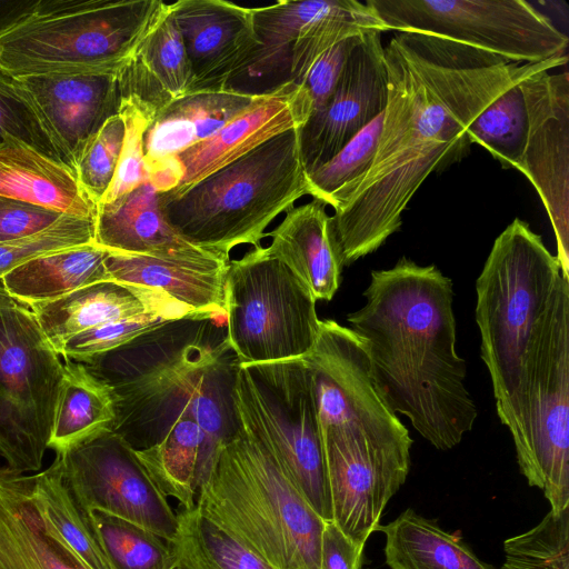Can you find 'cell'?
<instances>
[{
	"instance_id": "cell-25",
	"label": "cell",
	"mask_w": 569,
	"mask_h": 569,
	"mask_svg": "<svg viewBox=\"0 0 569 569\" xmlns=\"http://www.w3.org/2000/svg\"><path fill=\"white\" fill-rule=\"evenodd\" d=\"M327 204L312 199L286 211L266 237V251L282 261L309 289L315 300L330 301L341 283L345 267Z\"/></svg>"
},
{
	"instance_id": "cell-21",
	"label": "cell",
	"mask_w": 569,
	"mask_h": 569,
	"mask_svg": "<svg viewBox=\"0 0 569 569\" xmlns=\"http://www.w3.org/2000/svg\"><path fill=\"white\" fill-rule=\"evenodd\" d=\"M29 307L58 355L73 336L119 319L146 313H164L178 320L214 318L197 315L159 291L111 280Z\"/></svg>"
},
{
	"instance_id": "cell-18",
	"label": "cell",
	"mask_w": 569,
	"mask_h": 569,
	"mask_svg": "<svg viewBox=\"0 0 569 569\" xmlns=\"http://www.w3.org/2000/svg\"><path fill=\"white\" fill-rule=\"evenodd\" d=\"M118 73H48L14 78L62 162L74 172L88 142L109 118L119 113Z\"/></svg>"
},
{
	"instance_id": "cell-4",
	"label": "cell",
	"mask_w": 569,
	"mask_h": 569,
	"mask_svg": "<svg viewBox=\"0 0 569 569\" xmlns=\"http://www.w3.org/2000/svg\"><path fill=\"white\" fill-rule=\"evenodd\" d=\"M196 508L276 569H319L326 521L241 425L218 449Z\"/></svg>"
},
{
	"instance_id": "cell-7",
	"label": "cell",
	"mask_w": 569,
	"mask_h": 569,
	"mask_svg": "<svg viewBox=\"0 0 569 569\" xmlns=\"http://www.w3.org/2000/svg\"><path fill=\"white\" fill-rule=\"evenodd\" d=\"M160 0H39L0 34V69L10 77L118 73L167 9Z\"/></svg>"
},
{
	"instance_id": "cell-13",
	"label": "cell",
	"mask_w": 569,
	"mask_h": 569,
	"mask_svg": "<svg viewBox=\"0 0 569 569\" xmlns=\"http://www.w3.org/2000/svg\"><path fill=\"white\" fill-rule=\"evenodd\" d=\"M62 479L89 511L100 510L137 523L171 543L178 516L119 433L107 431L56 453Z\"/></svg>"
},
{
	"instance_id": "cell-30",
	"label": "cell",
	"mask_w": 569,
	"mask_h": 569,
	"mask_svg": "<svg viewBox=\"0 0 569 569\" xmlns=\"http://www.w3.org/2000/svg\"><path fill=\"white\" fill-rule=\"evenodd\" d=\"M64 360L49 440L56 453L111 431L117 418L112 388L84 363Z\"/></svg>"
},
{
	"instance_id": "cell-37",
	"label": "cell",
	"mask_w": 569,
	"mask_h": 569,
	"mask_svg": "<svg viewBox=\"0 0 569 569\" xmlns=\"http://www.w3.org/2000/svg\"><path fill=\"white\" fill-rule=\"evenodd\" d=\"M521 81L490 102L468 126L469 141L485 147L503 168H517L527 134Z\"/></svg>"
},
{
	"instance_id": "cell-14",
	"label": "cell",
	"mask_w": 569,
	"mask_h": 569,
	"mask_svg": "<svg viewBox=\"0 0 569 569\" xmlns=\"http://www.w3.org/2000/svg\"><path fill=\"white\" fill-rule=\"evenodd\" d=\"M306 360L320 429L362 430L381 440L412 446L406 426L379 395L365 341L335 320H320Z\"/></svg>"
},
{
	"instance_id": "cell-20",
	"label": "cell",
	"mask_w": 569,
	"mask_h": 569,
	"mask_svg": "<svg viewBox=\"0 0 569 569\" xmlns=\"http://www.w3.org/2000/svg\"><path fill=\"white\" fill-rule=\"evenodd\" d=\"M169 7L191 66V91L229 88L260 46L250 8L223 0H180Z\"/></svg>"
},
{
	"instance_id": "cell-36",
	"label": "cell",
	"mask_w": 569,
	"mask_h": 569,
	"mask_svg": "<svg viewBox=\"0 0 569 569\" xmlns=\"http://www.w3.org/2000/svg\"><path fill=\"white\" fill-rule=\"evenodd\" d=\"M383 113L359 131L328 162L307 173L308 194L339 209L369 171L375 159Z\"/></svg>"
},
{
	"instance_id": "cell-16",
	"label": "cell",
	"mask_w": 569,
	"mask_h": 569,
	"mask_svg": "<svg viewBox=\"0 0 569 569\" xmlns=\"http://www.w3.org/2000/svg\"><path fill=\"white\" fill-rule=\"evenodd\" d=\"M539 71L521 81L527 111L517 166L536 188L551 221L556 256L569 280V74Z\"/></svg>"
},
{
	"instance_id": "cell-46",
	"label": "cell",
	"mask_w": 569,
	"mask_h": 569,
	"mask_svg": "<svg viewBox=\"0 0 569 569\" xmlns=\"http://www.w3.org/2000/svg\"><path fill=\"white\" fill-rule=\"evenodd\" d=\"M365 32V31H363ZM362 33L343 39L322 53L307 72L301 86L311 103V113L321 110L331 98L346 61Z\"/></svg>"
},
{
	"instance_id": "cell-44",
	"label": "cell",
	"mask_w": 569,
	"mask_h": 569,
	"mask_svg": "<svg viewBox=\"0 0 569 569\" xmlns=\"http://www.w3.org/2000/svg\"><path fill=\"white\" fill-rule=\"evenodd\" d=\"M119 114L124 122L123 143L112 182L99 203H109L149 182L143 138L152 118L128 99H121Z\"/></svg>"
},
{
	"instance_id": "cell-47",
	"label": "cell",
	"mask_w": 569,
	"mask_h": 569,
	"mask_svg": "<svg viewBox=\"0 0 569 569\" xmlns=\"http://www.w3.org/2000/svg\"><path fill=\"white\" fill-rule=\"evenodd\" d=\"M61 216L52 210L0 196V242L40 232Z\"/></svg>"
},
{
	"instance_id": "cell-29",
	"label": "cell",
	"mask_w": 569,
	"mask_h": 569,
	"mask_svg": "<svg viewBox=\"0 0 569 569\" xmlns=\"http://www.w3.org/2000/svg\"><path fill=\"white\" fill-rule=\"evenodd\" d=\"M108 250L88 243L27 261L1 279L17 301L31 306L59 299L80 288L109 281L104 260Z\"/></svg>"
},
{
	"instance_id": "cell-40",
	"label": "cell",
	"mask_w": 569,
	"mask_h": 569,
	"mask_svg": "<svg viewBox=\"0 0 569 569\" xmlns=\"http://www.w3.org/2000/svg\"><path fill=\"white\" fill-rule=\"evenodd\" d=\"M501 569H569V507L503 542Z\"/></svg>"
},
{
	"instance_id": "cell-39",
	"label": "cell",
	"mask_w": 569,
	"mask_h": 569,
	"mask_svg": "<svg viewBox=\"0 0 569 569\" xmlns=\"http://www.w3.org/2000/svg\"><path fill=\"white\" fill-rule=\"evenodd\" d=\"M333 0L278 1L274 4L250 8L259 49L248 70L289 62L290 49L301 29L325 12ZM244 71V72H246Z\"/></svg>"
},
{
	"instance_id": "cell-42",
	"label": "cell",
	"mask_w": 569,
	"mask_h": 569,
	"mask_svg": "<svg viewBox=\"0 0 569 569\" xmlns=\"http://www.w3.org/2000/svg\"><path fill=\"white\" fill-rule=\"evenodd\" d=\"M177 320L164 313H146L103 323L70 338L61 348L59 356L68 360L88 363L99 356Z\"/></svg>"
},
{
	"instance_id": "cell-50",
	"label": "cell",
	"mask_w": 569,
	"mask_h": 569,
	"mask_svg": "<svg viewBox=\"0 0 569 569\" xmlns=\"http://www.w3.org/2000/svg\"><path fill=\"white\" fill-rule=\"evenodd\" d=\"M174 569H182V568L178 565V567H176Z\"/></svg>"
},
{
	"instance_id": "cell-24",
	"label": "cell",
	"mask_w": 569,
	"mask_h": 569,
	"mask_svg": "<svg viewBox=\"0 0 569 569\" xmlns=\"http://www.w3.org/2000/svg\"><path fill=\"white\" fill-rule=\"evenodd\" d=\"M33 475L0 469V569H89L43 520Z\"/></svg>"
},
{
	"instance_id": "cell-17",
	"label": "cell",
	"mask_w": 569,
	"mask_h": 569,
	"mask_svg": "<svg viewBox=\"0 0 569 569\" xmlns=\"http://www.w3.org/2000/svg\"><path fill=\"white\" fill-rule=\"evenodd\" d=\"M381 30L369 29L351 50L338 84L319 111L299 128L306 173L336 156L359 131L385 112L388 74Z\"/></svg>"
},
{
	"instance_id": "cell-41",
	"label": "cell",
	"mask_w": 569,
	"mask_h": 569,
	"mask_svg": "<svg viewBox=\"0 0 569 569\" xmlns=\"http://www.w3.org/2000/svg\"><path fill=\"white\" fill-rule=\"evenodd\" d=\"M94 221L96 219L63 214L40 232L0 242V281L4 274L31 259L93 243Z\"/></svg>"
},
{
	"instance_id": "cell-49",
	"label": "cell",
	"mask_w": 569,
	"mask_h": 569,
	"mask_svg": "<svg viewBox=\"0 0 569 569\" xmlns=\"http://www.w3.org/2000/svg\"><path fill=\"white\" fill-rule=\"evenodd\" d=\"M39 0H0V34L31 16Z\"/></svg>"
},
{
	"instance_id": "cell-9",
	"label": "cell",
	"mask_w": 569,
	"mask_h": 569,
	"mask_svg": "<svg viewBox=\"0 0 569 569\" xmlns=\"http://www.w3.org/2000/svg\"><path fill=\"white\" fill-rule=\"evenodd\" d=\"M233 403L238 423L267 447L317 515L332 521L321 429L306 360L240 366Z\"/></svg>"
},
{
	"instance_id": "cell-27",
	"label": "cell",
	"mask_w": 569,
	"mask_h": 569,
	"mask_svg": "<svg viewBox=\"0 0 569 569\" xmlns=\"http://www.w3.org/2000/svg\"><path fill=\"white\" fill-rule=\"evenodd\" d=\"M93 243L108 251L154 257L210 253L186 241L169 224L159 191L150 182L97 204Z\"/></svg>"
},
{
	"instance_id": "cell-26",
	"label": "cell",
	"mask_w": 569,
	"mask_h": 569,
	"mask_svg": "<svg viewBox=\"0 0 569 569\" xmlns=\"http://www.w3.org/2000/svg\"><path fill=\"white\" fill-rule=\"evenodd\" d=\"M118 74L121 99L134 102L152 120L191 91V66L169 4Z\"/></svg>"
},
{
	"instance_id": "cell-11",
	"label": "cell",
	"mask_w": 569,
	"mask_h": 569,
	"mask_svg": "<svg viewBox=\"0 0 569 569\" xmlns=\"http://www.w3.org/2000/svg\"><path fill=\"white\" fill-rule=\"evenodd\" d=\"M63 363L30 307L0 281V457L24 473L42 467Z\"/></svg>"
},
{
	"instance_id": "cell-31",
	"label": "cell",
	"mask_w": 569,
	"mask_h": 569,
	"mask_svg": "<svg viewBox=\"0 0 569 569\" xmlns=\"http://www.w3.org/2000/svg\"><path fill=\"white\" fill-rule=\"evenodd\" d=\"M377 530L385 533V558L390 569H496L459 536L410 508Z\"/></svg>"
},
{
	"instance_id": "cell-6",
	"label": "cell",
	"mask_w": 569,
	"mask_h": 569,
	"mask_svg": "<svg viewBox=\"0 0 569 569\" xmlns=\"http://www.w3.org/2000/svg\"><path fill=\"white\" fill-rule=\"evenodd\" d=\"M520 472L551 511L569 507V280L561 274L537 321L511 396L496 402Z\"/></svg>"
},
{
	"instance_id": "cell-34",
	"label": "cell",
	"mask_w": 569,
	"mask_h": 569,
	"mask_svg": "<svg viewBox=\"0 0 569 569\" xmlns=\"http://www.w3.org/2000/svg\"><path fill=\"white\" fill-rule=\"evenodd\" d=\"M177 516L171 546L182 569H276L196 507Z\"/></svg>"
},
{
	"instance_id": "cell-3",
	"label": "cell",
	"mask_w": 569,
	"mask_h": 569,
	"mask_svg": "<svg viewBox=\"0 0 569 569\" xmlns=\"http://www.w3.org/2000/svg\"><path fill=\"white\" fill-rule=\"evenodd\" d=\"M224 319L172 321L84 363L112 388V431L130 445L157 443L180 419L202 428L208 442L201 483L220 446L239 428L233 403L239 365L226 337L211 335Z\"/></svg>"
},
{
	"instance_id": "cell-48",
	"label": "cell",
	"mask_w": 569,
	"mask_h": 569,
	"mask_svg": "<svg viewBox=\"0 0 569 569\" xmlns=\"http://www.w3.org/2000/svg\"><path fill=\"white\" fill-rule=\"evenodd\" d=\"M363 549L365 545L350 539L333 521H326L319 569H362Z\"/></svg>"
},
{
	"instance_id": "cell-5",
	"label": "cell",
	"mask_w": 569,
	"mask_h": 569,
	"mask_svg": "<svg viewBox=\"0 0 569 569\" xmlns=\"http://www.w3.org/2000/svg\"><path fill=\"white\" fill-rule=\"evenodd\" d=\"M306 194L298 128L190 186L159 192V202L180 237L230 260L234 247L261 246L268 226Z\"/></svg>"
},
{
	"instance_id": "cell-23",
	"label": "cell",
	"mask_w": 569,
	"mask_h": 569,
	"mask_svg": "<svg viewBox=\"0 0 569 569\" xmlns=\"http://www.w3.org/2000/svg\"><path fill=\"white\" fill-rule=\"evenodd\" d=\"M228 263L211 253L154 257L108 251L104 260L111 281L159 291L206 317H226Z\"/></svg>"
},
{
	"instance_id": "cell-19",
	"label": "cell",
	"mask_w": 569,
	"mask_h": 569,
	"mask_svg": "<svg viewBox=\"0 0 569 569\" xmlns=\"http://www.w3.org/2000/svg\"><path fill=\"white\" fill-rule=\"evenodd\" d=\"M310 114L306 89L292 81L281 82L213 136L181 152L164 176L160 192L203 179L267 140L301 128Z\"/></svg>"
},
{
	"instance_id": "cell-35",
	"label": "cell",
	"mask_w": 569,
	"mask_h": 569,
	"mask_svg": "<svg viewBox=\"0 0 569 569\" xmlns=\"http://www.w3.org/2000/svg\"><path fill=\"white\" fill-rule=\"evenodd\" d=\"M369 29L386 31L372 9L357 0H333L332 4L307 23L289 53L286 81L301 84L315 61L336 43Z\"/></svg>"
},
{
	"instance_id": "cell-43",
	"label": "cell",
	"mask_w": 569,
	"mask_h": 569,
	"mask_svg": "<svg viewBox=\"0 0 569 569\" xmlns=\"http://www.w3.org/2000/svg\"><path fill=\"white\" fill-rule=\"evenodd\" d=\"M124 138V122L118 113L109 118L83 149L76 174L89 198L98 204L109 189Z\"/></svg>"
},
{
	"instance_id": "cell-45",
	"label": "cell",
	"mask_w": 569,
	"mask_h": 569,
	"mask_svg": "<svg viewBox=\"0 0 569 569\" xmlns=\"http://www.w3.org/2000/svg\"><path fill=\"white\" fill-rule=\"evenodd\" d=\"M6 136L62 162L33 106L14 78L0 69V141Z\"/></svg>"
},
{
	"instance_id": "cell-1",
	"label": "cell",
	"mask_w": 569,
	"mask_h": 569,
	"mask_svg": "<svg viewBox=\"0 0 569 569\" xmlns=\"http://www.w3.org/2000/svg\"><path fill=\"white\" fill-rule=\"evenodd\" d=\"M385 49L388 101L372 164L331 216L343 264L375 252L402 224V212L432 171L462 159L472 120L508 88L565 66L568 56L519 62L417 31Z\"/></svg>"
},
{
	"instance_id": "cell-10",
	"label": "cell",
	"mask_w": 569,
	"mask_h": 569,
	"mask_svg": "<svg viewBox=\"0 0 569 569\" xmlns=\"http://www.w3.org/2000/svg\"><path fill=\"white\" fill-rule=\"evenodd\" d=\"M316 302L264 247L229 260L224 337L239 367L307 356L319 332Z\"/></svg>"
},
{
	"instance_id": "cell-8",
	"label": "cell",
	"mask_w": 569,
	"mask_h": 569,
	"mask_svg": "<svg viewBox=\"0 0 569 569\" xmlns=\"http://www.w3.org/2000/svg\"><path fill=\"white\" fill-rule=\"evenodd\" d=\"M542 238L516 218L496 238L476 281V322L496 402L513 392L532 330L561 276Z\"/></svg>"
},
{
	"instance_id": "cell-22",
	"label": "cell",
	"mask_w": 569,
	"mask_h": 569,
	"mask_svg": "<svg viewBox=\"0 0 569 569\" xmlns=\"http://www.w3.org/2000/svg\"><path fill=\"white\" fill-rule=\"evenodd\" d=\"M262 94L231 87L190 91L161 109L143 138L144 160L152 187L160 192L164 176L181 152L213 136Z\"/></svg>"
},
{
	"instance_id": "cell-38",
	"label": "cell",
	"mask_w": 569,
	"mask_h": 569,
	"mask_svg": "<svg viewBox=\"0 0 569 569\" xmlns=\"http://www.w3.org/2000/svg\"><path fill=\"white\" fill-rule=\"evenodd\" d=\"M112 569H174L171 543L150 530L100 510L91 511Z\"/></svg>"
},
{
	"instance_id": "cell-15",
	"label": "cell",
	"mask_w": 569,
	"mask_h": 569,
	"mask_svg": "<svg viewBox=\"0 0 569 569\" xmlns=\"http://www.w3.org/2000/svg\"><path fill=\"white\" fill-rule=\"evenodd\" d=\"M332 521L350 539L366 545L388 501L405 483L410 446L362 430H321Z\"/></svg>"
},
{
	"instance_id": "cell-28",
	"label": "cell",
	"mask_w": 569,
	"mask_h": 569,
	"mask_svg": "<svg viewBox=\"0 0 569 569\" xmlns=\"http://www.w3.org/2000/svg\"><path fill=\"white\" fill-rule=\"evenodd\" d=\"M0 196L66 216L96 219L76 172L12 136L0 141Z\"/></svg>"
},
{
	"instance_id": "cell-2",
	"label": "cell",
	"mask_w": 569,
	"mask_h": 569,
	"mask_svg": "<svg viewBox=\"0 0 569 569\" xmlns=\"http://www.w3.org/2000/svg\"><path fill=\"white\" fill-rule=\"evenodd\" d=\"M363 296L347 321L367 346L379 395L433 447H456L478 413L456 350L452 280L402 257L371 271Z\"/></svg>"
},
{
	"instance_id": "cell-33",
	"label": "cell",
	"mask_w": 569,
	"mask_h": 569,
	"mask_svg": "<svg viewBox=\"0 0 569 569\" xmlns=\"http://www.w3.org/2000/svg\"><path fill=\"white\" fill-rule=\"evenodd\" d=\"M32 493L43 520L89 569H112L91 511L76 498L54 462L33 475Z\"/></svg>"
},
{
	"instance_id": "cell-12",
	"label": "cell",
	"mask_w": 569,
	"mask_h": 569,
	"mask_svg": "<svg viewBox=\"0 0 569 569\" xmlns=\"http://www.w3.org/2000/svg\"><path fill=\"white\" fill-rule=\"evenodd\" d=\"M386 31H417L506 59L541 62L565 56L569 39L523 0H367Z\"/></svg>"
},
{
	"instance_id": "cell-32",
	"label": "cell",
	"mask_w": 569,
	"mask_h": 569,
	"mask_svg": "<svg viewBox=\"0 0 569 569\" xmlns=\"http://www.w3.org/2000/svg\"><path fill=\"white\" fill-rule=\"evenodd\" d=\"M207 442L204 431L193 419H180L157 443L136 451L161 491L189 510L196 507Z\"/></svg>"
}]
</instances>
